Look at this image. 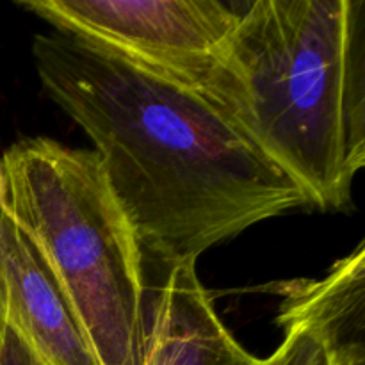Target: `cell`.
I'll use <instances>...</instances> for the list:
<instances>
[{
	"mask_svg": "<svg viewBox=\"0 0 365 365\" xmlns=\"http://www.w3.org/2000/svg\"><path fill=\"white\" fill-rule=\"evenodd\" d=\"M32 56L46 95L93 143L143 253L163 266L310 205L196 86L63 31L36 36Z\"/></svg>",
	"mask_w": 365,
	"mask_h": 365,
	"instance_id": "6da1fadb",
	"label": "cell"
},
{
	"mask_svg": "<svg viewBox=\"0 0 365 365\" xmlns=\"http://www.w3.org/2000/svg\"><path fill=\"white\" fill-rule=\"evenodd\" d=\"M192 86L310 205H349L365 164L364 0H255Z\"/></svg>",
	"mask_w": 365,
	"mask_h": 365,
	"instance_id": "7a4b0ae2",
	"label": "cell"
},
{
	"mask_svg": "<svg viewBox=\"0 0 365 365\" xmlns=\"http://www.w3.org/2000/svg\"><path fill=\"white\" fill-rule=\"evenodd\" d=\"M0 166L4 207L59 280L96 362L141 365L145 253L95 153L29 138Z\"/></svg>",
	"mask_w": 365,
	"mask_h": 365,
	"instance_id": "3957f363",
	"label": "cell"
},
{
	"mask_svg": "<svg viewBox=\"0 0 365 365\" xmlns=\"http://www.w3.org/2000/svg\"><path fill=\"white\" fill-rule=\"evenodd\" d=\"M70 32L195 84L230 38L239 11L220 0H24Z\"/></svg>",
	"mask_w": 365,
	"mask_h": 365,
	"instance_id": "277c9868",
	"label": "cell"
},
{
	"mask_svg": "<svg viewBox=\"0 0 365 365\" xmlns=\"http://www.w3.org/2000/svg\"><path fill=\"white\" fill-rule=\"evenodd\" d=\"M284 341L262 365H365V248L321 280L282 284Z\"/></svg>",
	"mask_w": 365,
	"mask_h": 365,
	"instance_id": "5b68a950",
	"label": "cell"
},
{
	"mask_svg": "<svg viewBox=\"0 0 365 365\" xmlns=\"http://www.w3.org/2000/svg\"><path fill=\"white\" fill-rule=\"evenodd\" d=\"M0 319L45 365H98L43 253L0 205Z\"/></svg>",
	"mask_w": 365,
	"mask_h": 365,
	"instance_id": "8992f818",
	"label": "cell"
},
{
	"mask_svg": "<svg viewBox=\"0 0 365 365\" xmlns=\"http://www.w3.org/2000/svg\"><path fill=\"white\" fill-rule=\"evenodd\" d=\"M141 365H262L217 316L196 262L168 266L146 299Z\"/></svg>",
	"mask_w": 365,
	"mask_h": 365,
	"instance_id": "52a82bcc",
	"label": "cell"
},
{
	"mask_svg": "<svg viewBox=\"0 0 365 365\" xmlns=\"http://www.w3.org/2000/svg\"><path fill=\"white\" fill-rule=\"evenodd\" d=\"M0 365H45L7 321L0 319Z\"/></svg>",
	"mask_w": 365,
	"mask_h": 365,
	"instance_id": "ba28073f",
	"label": "cell"
}]
</instances>
